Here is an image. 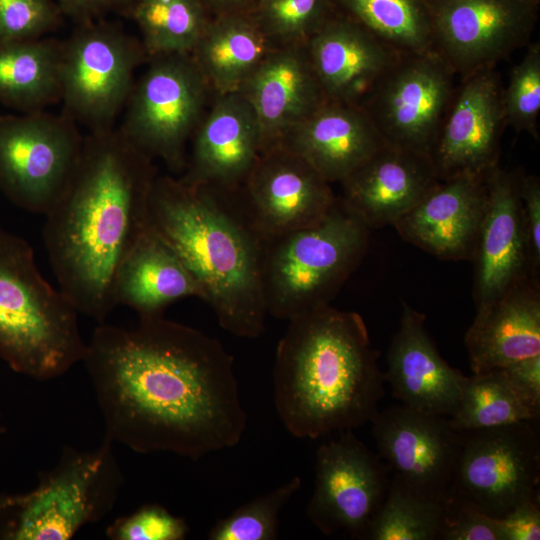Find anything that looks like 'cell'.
<instances>
[{
  "label": "cell",
  "instance_id": "cell-1",
  "mask_svg": "<svg viewBox=\"0 0 540 540\" xmlns=\"http://www.w3.org/2000/svg\"><path fill=\"white\" fill-rule=\"evenodd\" d=\"M82 362L111 442L198 460L245 432L234 359L198 329L164 315L131 329L100 323Z\"/></svg>",
  "mask_w": 540,
  "mask_h": 540
},
{
  "label": "cell",
  "instance_id": "cell-11",
  "mask_svg": "<svg viewBox=\"0 0 540 540\" xmlns=\"http://www.w3.org/2000/svg\"><path fill=\"white\" fill-rule=\"evenodd\" d=\"M538 421L461 431L448 496L458 497L500 520L519 505L540 498Z\"/></svg>",
  "mask_w": 540,
  "mask_h": 540
},
{
  "label": "cell",
  "instance_id": "cell-40",
  "mask_svg": "<svg viewBox=\"0 0 540 540\" xmlns=\"http://www.w3.org/2000/svg\"><path fill=\"white\" fill-rule=\"evenodd\" d=\"M519 193L533 273L540 268V182L535 176H520Z\"/></svg>",
  "mask_w": 540,
  "mask_h": 540
},
{
  "label": "cell",
  "instance_id": "cell-37",
  "mask_svg": "<svg viewBox=\"0 0 540 540\" xmlns=\"http://www.w3.org/2000/svg\"><path fill=\"white\" fill-rule=\"evenodd\" d=\"M62 15L54 0H0V41L42 38Z\"/></svg>",
  "mask_w": 540,
  "mask_h": 540
},
{
  "label": "cell",
  "instance_id": "cell-5",
  "mask_svg": "<svg viewBox=\"0 0 540 540\" xmlns=\"http://www.w3.org/2000/svg\"><path fill=\"white\" fill-rule=\"evenodd\" d=\"M78 311L42 276L30 244L0 226V357L15 372L49 380L82 362Z\"/></svg>",
  "mask_w": 540,
  "mask_h": 540
},
{
  "label": "cell",
  "instance_id": "cell-38",
  "mask_svg": "<svg viewBox=\"0 0 540 540\" xmlns=\"http://www.w3.org/2000/svg\"><path fill=\"white\" fill-rule=\"evenodd\" d=\"M188 531L184 518L159 504H145L115 519L105 533L112 540H183Z\"/></svg>",
  "mask_w": 540,
  "mask_h": 540
},
{
  "label": "cell",
  "instance_id": "cell-31",
  "mask_svg": "<svg viewBox=\"0 0 540 540\" xmlns=\"http://www.w3.org/2000/svg\"><path fill=\"white\" fill-rule=\"evenodd\" d=\"M125 13L136 22L148 59L190 54L209 21L202 0H129Z\"/></svg>",
  "mask_w": 540,
  "mask_h": 540
},
{
  "label": "cell",
  "instance_id": "cell-3",
  "mask_svg": "<svg viewBox=\"0 0 540 540\" xmlns=\"http://www.w3.org/2000/svg\"><path fill=\"white\" fill-rule=\"evenodd\" d=\"M288 322L273 369L274 404L286 430L317 439L370 422L385 380L362 316L329 304Z\"/></svg>",
  "mask_w": 540,
  "mask_h": 540
},
{
  "label": "cell",
  "instance_id": "cell-8",
  "mask_svg": "<svg viewBox=\"0 0 540 540\" xmlns=\"http://www.w3.org/2000/svg\"><path fill=\"white\" fill-rule=\"evenodd\" d=\"M135 81L121 134L151 159L182 173L186 147L206 112L211 92L190 54L155 56Z\"/></svg>",
  "mask_w": 540,
  "mask_h": 540
},
{
  "label": "cell",
  "instance_id": "cell-21",
  "mask_svg": "<svg viewBox=\"0 0 540 540\" xmlns=\"http://www.w3.org/2000/svg\"><path fill=\"white\" fill-rule=\"evenodd\" d=\"M440 180L431 156L384 144L340 182L339 198L371 230L393 226Z\"/></svg>",
  "mask_w": 540,
  "mask_h": 540
},
{
  "label": "cell",
  "instance_id": "cell-39",
  "mask_svg": "<svg viewBox=\"0 0 540 540\" xmlns=\"http://www.w3.org/2000/svg\"><path fill=\"white\" fill-rule=\"evenodd\" d=\"M437 540H504V536L499 520L458 497L448 496Z\"/></svg>",
  "mask_w": 540,
  "mask_h": 540
},
{
  "label": "cell",
  "instance_id": "cell-4",
  "mask_svg": "<svg viewBox=\"0 0 540 540\" xmlns=\"http://www.w3.org/2000/svg\"><path fill=\"white\" fill-rule=\"evenodd\" d=\"M147 224L198 282L224 330L249 339L264 332V239L250 224L237 194L157 175L149 193Z\"/></svg>",
  "mask_w": 540,
  "mask_h": 540
},
{
  "label": "cell",
  "instance_id": "cell-15",
  "mask_svg": "<svg viewBox=\"0 0 540 540\" xmlns=\"http://www.w3.org/2000/svg\"><path fill=\"white\" fill-rule=\"evenodd\" d=\"M435 50L463 77L527 44V0H443L431 22Z\"/></svg>",
  "mask_w": 540,
  "mask_h": 540
},
{
  "label": "cell",
  "instance_id": "cell-2",
  "mask_svg": "<svg viewBox=\"0 0 540 540\" xmlns=\"http://www.w3.org/2000/svg\"><path fill=\"white\" fill-rule=\"evenodd\" d=\"M157 168L118 128L89 132L77 169L45 215L43 241L59 289L99 323L116 307L118 270L148 228Z\"/></svg>",
  "mask_w": 540,
  "mask_h": 540
},
{
  "label": "cell",
  "instance_id": "cell-23",
  "mask_svg": "<svg viewBox=\"0 0 540 540\" xmlns=\"http://www.w3.org/2000/svg\"><path fill=\"white\" fill-rule=\"evenodd\" d=\"M238 91L257 117L262 152L279 145L296 125L327 101L306 44L275 47Z\"/></svg>",
  "mask_w": 540,
  "mask_h": 540
},
{
  "label": "cell",
  "instance_id": "cell-12",
  "mask_svg": "<svg viewBox=\"0 0 540 540\" xmlns=\"http://www.w3.org/2000/svg\"><path fill=\"white\" fill-rule=\"evenodd\" d=\"M455 76L436 50L401 53L361 108L385 144L432 157L456 92Z\"/></svg>",
  "mask_w": 540,
  "mask_h": 540
},
{
  "label": "cell",
  "instance_id": "cell-28",
  "mask_svg": "<svg viewBox=\"0 0 540 540\" xmlns=\"http://www.w3.org/2000/svg\"><path fill=\"white\" fill-rule=\"evenodd\" d=\"M275 47L252 15L232 13L209 20L190 55L216 95L238 91Z\"/></svg>",
  "mask_w": 540,
  "mask_h": 540
},
{
  "label": "cell",
  "instance_id": "cell-43",
  "mask_svg": "<svg viewBox=\"0 0 540 540\" xmlns=\"http://www.w3.org/2000/svg\"><path fill=\"white\" fill-rule=\"evenodd\" d=\"M76 23L96 20L110 11L126 12L129 0H54Z\"/></svg>",
  "mask_w": 540,
  "mask_h": 540
},
{
  "label": "cell",
  "instance_id": "cell-36",
  "mask_svg": "<svg viewBox=\"0 0 540 540\" xmlns=\"http://www.w3.org/2000/svg\"><path fill=\"white\" fill-rule=\"evenodd\" d=\"M505 124L518 133L526 132L539 139L540 113V45L529 46L521 62L512 70L509 82L502 92Z\"/></svg>",
  "mask_w": 540,
  "mask_h": 540
},
{
  "label": "cell",
  "instance_id": "cell-45",
  "mask_svg": "<svg viewBox=\"0 0 540 540\" xmlns=\"http://www.w3.org/2000/svg\"><path fill=\"white\" fill-rule=\"evenodd\" d=\"M1 431H3V428H2V427H0V432H1Z\"/></svg>",
  "mask_w": 540,
  "mask_h": 540
},
{
  "label": "cell",
  "instance_id": "cell-42",
  "mask_svg": "<svg viewBox=\"0 0 540 540\" xmlns=\"http://www.w3.org/2000/svg\"><path fill=\"white\" fill-rule=\"evenodd\" d=\"M502 369L520 394L540 410V355L523 359Z\"/></svg>",
  "mask_w": 540,
  "mask_h": 540
},
{
  "label": "cell",
  "instance_id": "cell-32",
  "mask_svg": "<svg viewBox=\"0 0 540 540\" xmlns=\"http://www.w3.org/2000/svg\"><path fill=\"white\" fill-rule=\"evenodd\" d=\"M445 502L421 494L394 475L362 539L437 540Z\"/></svg>",
  "mask_w": 540,
  "mask_h": 540
},
{
  "label": "cell",
  "instance_id": "cell-26",
  "mask_svg": "<svg viewBox=\"0 0 540 540\" xmlns=\"http://www.w3.org/2000/svg\"><path fill=\"white\" fill-rule=\"evenodd\" d=\"M384 144L363 108L326 101L279 145L297 154L332 184L344 180Z\"/></svg>",
  "mask_w": 540,
  "mask_h": 540
},
{
  "label": "cell",
  "instance_id": "cell-24",
  "mask_svg": "<svg viewBox=\"0 0 540 540\" xmlns=\"http://www.w3.org/2000/svg\"><path fill=\"white\" fill-rule=\"evenodd\" d=\"M327 101L360 106L401 54L357 22L326 21L306 43Z\"/></svg>",
  "mask_w": 540,
  "mask_h": 540
},
{
  "label": "cell",
  "instance_id": "cell-10",
  "mask_svg": "<svg viewBox=\"0 0 540 540\" xmlns=\"http://www.w3.org/2000/svg\"><path fill=\"white\" fill-rule=\"evenodd\" d=\"M84 144L77 123L44 110L0 115V190L17 207L46 215L67 189Z\"/></svg>",
  "mask_w": 540,
  "mask_h": 540
},
{
  "label": "cell",
  "instance_id": "cell-14",
  "mask_svg": "<svg viewBox=\"0 0 540 540\" xmlns=\"http://www.w3.org/2000/svg\"><path fill=\"white\" fill-rule=\"evenodd\" d=\"M336 197L329 182L282 145L260 154L238 192L250 224L263 239L319 222Z\"/></svg>",
  "mask_w": 540,
  "mask_h": 540
},
{
  "label": "cell",
  "instance_id": "cell-33",
  "mask_svg": "<svg viewBox=\"0 0 540 540\" xmlns=\"http://www.w3.org/2000/svg\"><path fill=\"white\" fill-rule=\"evenodd\" d=\"M357 23L399 53L435 50L431 21L415 0H344Z\"/></svg>",
  "mask_w": 540,
  "mask_h": 540
},
{
  "label": "cell",
  "instance_id": "cell-25",
  "mask_svg": "<svg viewBox=\"0 0 540 540\" xmlns=\"http://www.w3.org/2000/svg\"><path fill=\"white\" fill-rule=\"evenodd\" d=\"M476 308L464 338L473 373L540 355L539 277H528Z\"/></svg>",
  "mask_w": 540,
  "mask_h": 540
},
{
  "label": "cell",
  "instance_id": "cell-16",
  "mask_svg": "<svg viewBox=\"0 0 540 540\" xmlns=\"http://www.w3.org/2000/svg\"><path fill=\"white\" fill-rule=\"evenodd\" d=\"M370 422L379 454L394 475L421 494L446 501L461 441L449 417L401 404L378 411Z\"/></svg>",
  "mask_w": 540,
  "mask_h": 540
},
{
  "label": "cell",
  "instance_id": "cell-44",
  "mask_svg": "<svg viewBox=\"0 0 540 540\" xmlns=\"http://www.w3.org/2000/svg\"><path fill=\"white\" fill-rule=\"evenodd\" d=\"M252 0H202L204 6L205 2L209 5L220 10L219 15L241 13L240 8L249 5ZM257 0H254L256 3Z\"/></svg>",
  "mask_w": 540,
  "mask_h": 540
},
{
  "label": "cell",
  "instance_id": "cell-9",
  "mask_svg": "<svg viewBox=\"0 0 540 540\" xmlns=\"http://www.w3.org/2000/svg\"><path fill=\"white\" fill-rule=\"evenodd\" d=\"M144 60L148 56L142 42L115 24L100 19L77 23L62 41L63 113L89 132L115 128Z\"/></svg>",
  "mask_w": 540,
  "mask_h": 540
},
{
  "label": "cell",
  "instance_id": "cell-29",
  "mask_svg": "<svg viewBox=\"0 0 540 540\" xmlns=\"http://www.w3.org/2000/svg\"><path fill=\"white\" fill-rule=\"evenodd\" d=\"M62 41H0V102L21 113L61 101Z\"/></svg>",
  "mask_w": 540,
  "mask_h": 540
},
{
  "label": "cell",
  "instance_id": "cell-20",
  "mask_svg": "<svg viewBox=\"0 0 540 540\" xmlns=\"http://www.w3.org/2000/svg\"><path fill=\"white\" fill-rule=\"evenodd\" d=\"M487 199V175L441 179L393 227L403 240L438 259L471 261Z\"/></svg>",
  "mask_w": 540,
  "mask_h": 540
},
{
  "label": "cell",
  "instance_id": "cell-35",
  "mask_svg": "<svg viewBox=\"0 0 540 540\" xmlns=\"http://www.w3.org/2000/svg\"><path fill=\"white\" fill-rule=\"evenodd\" d=\"M325 0H257L253 18L276 46L305 45L327 21Z\"/></svg>",
  "mask_w": 540,
  "mask_h": 540
},
{
  "label": "cell",
  "instance_id": "cell-17",
  "mask_svg": "<svg viewBox=\"0 0 540 540\" xmlns=\"http://www.w3.org/2000/svg\"><path fill=\"white\" fill-rule=\"evenodd\" d=\"M502 92L496 66L463 77L432 154L440 179L487 175L498 165L505 125Z\"/></svg>",
  "mask_w": 540,
  "mask_h": 540
},
{
  "label": "cell",
  "instance_id": "cell-22",
  "mask_svg": "<svg viewBox=\"0 0 540 540\" xmlns=\"http://www.w3.org/2000/svg\"><path fill=\"white\" fill-rule=\"evenodd\" d=\"M399 327L387 353L384 380L393 396L417 411L452 417L465 375L440 355L429 335L426 316L402 301Z\"/></svg>",
  "mask_w": 540,
  "mask_h": 540
},
{
  "label": "cell",
  "instance_id": "cell-19",
  "mask_svg": "<svg viewBox=\"0 0 540 540\" xmlns=\"http://www.w3.org/2000/svg\"><path fill=\"white\" fill-rule=\"evenodd\" d=\"M519 178L498 165L487 174V205L471 260L476 307L528 277H539L531 267Z\"/></svg>",
  "mask_w": 540,
  "mask_h": 540
},
{
  "label": "cell",
  "instance_id": "cell-27",
  "mask_svg": "<svg viewBox=\"0 0 540 540\" xmlns=\"http://www.w3.org/2000/svg\"><path fill=\"white\" fill-rule=\"evenodd\" d=\"M204 293L174 250L149 227L121 264L113 298L133 309L139 318L162 316L179 299Z\"/></svg>",
  "mask_w": 540,
  "mask_h": 540
},
{
  "label": "cell",
  "instance_id": "cell-7",
  "mask_svg": "<svg viewBox=\"0 0 540 540\" xmlns=\"http://www.w3.org/2000/svg\"><path fill=\"white\" fill-rule=\"evenodd\" d=\"M112 444L66 447L36 487L0 493V540H68L110 513L124 481Z\"/></svg>",
  "mask_w": 540,
  "mask_h": 540
},
{
  "label": "cell",
  "instance_id": "cell-13",
  "mask_svg": "<svg viewBox=\"0 0 540 540\" xmlns=\"http://www.w3.org/2000/svg\"><path fill=\"white\" fill-rule=\"evenodd\" d=\"M389 470L351 430L341 431L316 451L309 520L325 535L362 539L386 497Z\"/></svg>",
  "mask_w": 540,
  "mask_h": 540
},
{
  "label": "cell",
  "instance_id": "cell-30",
  "mask_svg": "<svg viewBox=\"0 0 540 540\" xmlns=\"http://www.w3.org/2000/svg\"><path fill=\"white\" fill-rule=\"evenodd\" d=\"M533 407L512 385L503 369L465 376L456 413L449 418L458 432L538 421Z\"/></svg>",
  "mask_w": 540,
  "mask_h": 540
},
{
  "label": "cell",
  "instance_id": "cell-41",
  "mask_svg": "<svg viewBox=\"0 0 540 540\" xmlns=\"http://www.w3.org/2000/svg\"><path fill=\"white\" fill-rule=\"evenodd\" d=\"M499 522L504 540H539L540 498L519 505Z\"/></svg>",
  "mask_w": 540,
  "mask_h": 540
},
{
  "label": "cell",
  "instance_id": "cell-18",
  "mask_svg": "<svg viewBox=\"0 0 540 540\" xmlns=\"http://www.w3.org/2000/svg\"><path fill=\"white\" fill-rule=\"evenodd\" d=\"M192 135L182 182L233 195L262 152L257 117L240 91L214 95Z\"/></svg>",
  "mask_w": 540,
  "mask_h": 540
},
{
  "label": "cell",
  "instance_id": "cell-6",
  "mask_svg": "<svg viewBox=\"0 0 540 540\" xmlns=\"http://www.w3.org/2000/svg\"><path fill=\"white\" fill-rule=\"evenodd\" d=\"M369 233L336 197L319 222L264 239L262 283L267 313L289 321L329 305L366 255Z\"/></svg>",
  "mask_w": 540,
  "mask_h": 540
},
{
  "label": "cell",
  "instance_id": "cell-34",
  "mask_svg": "<svg viewBox=\"0 0 540 540\" xmlns=\"http://www.w3.org/2000/svg\"><path fill=\"white\" fill-rule=\"evenodd\" d=\"M302 480L293 477L273 491L240 506L220 519L209 531L210 540H273L278 538L279 514L300 489Z\"/></svg>",
  "mask_w": 540,
  "mask_h": 540
}]
</instances>
